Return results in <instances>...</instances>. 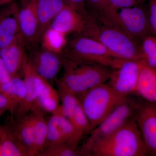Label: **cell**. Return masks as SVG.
I'll return each instance as SVG.
<instances>
[{
    "mask_svg": "<svg viewBox=\"0 0 156 156\" xmlns=\"http://www.w3.org/2000/svg\"><path fill=\"white\" fill-rule=\"evenodd\" d=\"M66 5L75 9L83 16L89 14L86 8L85 0H64Z\"/></svg>",
    "mask_w": 156,
    "mask_h": 156,
    "instance_id": "obj_34",
    "label": "cell"
},
{
    "mask_svg": "<svg viewBox=\"0 0 156 156\" xmlns=\"http://www.w3.org/2000/svg\"><path fill=\"white\" fill-rule=\"evenodd\" d=\"M84 17L85 28L82 35L100 42L114 58L122 60H142L141 41L132 37L117 27L101 24L90 14Z\"/></svg>",
    "mask_w": 156,
    "mask_h": 156,
    "instance_id": "obj_1",
    "label": "cell"
},
{
    "mask_svg": "<svg viewBox=\"0 0 156 156\" xmlns=\"http://www.w3.org/2000/svg\"><path fill=\"white\" fill-rule=\"evenodd\" d=\"M26 43L21 34L9 44L0 49V56L11 76L19 74L27 56L25 52Z\"/></svg>",
    "mask_w": 156,
    "mask_h": 156,
    "instance_id": "obj_14",
    "label": "cell"
},
{
    "mask_svg": "<svg viewBox=\"0 0 156 156\" xmlns=\"http://www.w3.org/2000/svg\"><path fill=\"white\" fill-rule=\"evenodd\" d=\"M19 8L18 19L20 34L27 44L37 45L36 38L38 27L37 12V0H27Z\"/></svg>",
    "mask_w": 156,
    "mask_h": 156,
    "instance_id": "obj_13",
    "label": "cell"
},
{
    "mask_svg": "<svg viewBox=\"0 0 156 156\" xmlns=\"http://www.w3.org/2000/svg\"><path fill=\"white\" fill-rule=\"evenodd\" d=\"M85 26L84 16L66 5L54 18L49 27L67 35L71 34H82Z\"/></svg>",
    "mask_w": 156,
    "mask_h": 156,
    "instance_id": "obj_15",
    "label": "cell"
},
{
    "mask_svg": "<svg viewBox=\"0 0 156 156\" xmlns=\"http://www.w3.org/2000/svg\"><path fill=\"white\" fill-rule=\"evenodd\" d=\"M12 77L0 56V85L6 83Z\"/></svg>",
    "mask_w": 156,
    "mask_h": 156,
    "instance_id": "obj_35",
    "label": "cell"
},
{
    "mask_svg": "<svg viewBox=\"0 0 156 156\" xmlns=\"http://www.w3.org/2000/svg\"><path fill=\"white\" fill-rule=\"evenodd\" d=\"M62 57L64 73L57 81L58 89L79 98L94 87L108 82L113 69L96 63H77Z\"/></svg>",
    "mask_w": 156,
    "mask_h": 156,
    "instance_id": "obj_2",
    "label": "cell"
},
{
    "mask_svg": "<svg viewBox=\"0 0 156 156\" xmlns=\"http://www.w3.org/2000/svg\"><path fill=\"white\" fill-rule=\"evenodd\" d=\"M87 11L98 22L113 26L118 11L110 0H85Z\"/></svg>",
    "mask_w": 156,
    "mask_h": 156,
    "instance_id": "obj_17",
    "label": "cell"
},
{
    "mask_svg": "<svg viewBox=\"0 0 156 156\" xmlns=\"http://www.w3.org/2000/svg\"><path fill=\"white\" fill-rule=\"evenodd\" d=\"M128 98L120 95L105 83L94 87L79 98L90 122L91 131Z\"/></svg>",
    "mask_w": 156,
    "mask_h": 156,
    "instance_id": "obj_4",
    "label": "cell"
},
{
    "mask_svg": "<svg viewBox=\"0 0 156 156\" xmlns=\"http://www.w3.org/2000/svg\"><path fill=\"white\" fill-rule=\"evenodd\" d=\"M0 156H2V148H1V144H0Z\"/></svg>",
    "mask_w": 156,
    "mask_h": 156,
    "instance_id": "obj_38",
    "label": "cell"
},
{
    "mask_svg": "<svg viewBox=\"0 0 156 156\" xmlns=\"http://www.w3.org/2000/svg\"><path fill=\"white\" fill-rule=\"evenodd\" d=\"M28 60L36 72L48 81L55 79L62 66L61 54L41 49L34 51Z\"/></svg>",
    "mask_w": 156,
    "mask_h": 156,
    "instance_id": "obj_11",
    "label": "cell"
},
{
    "mask_svg": "<svg viewBox=\"0 0 156 156\" xmlns=\"http://www.w3.org/2000/svg\"><path fill=\"white\" fill-rule=\"evenodd\" d=\"M9 125L17 138L27 151L29 156H33L34 130L31 115H27L17 118Z\"/></svg>",
    "mask_w": 156,
    "mask_h": 156,
    "instance_id": "obj_18",
    "label": "cell"
},
{
    "mask_svg": "<svg viewBox=\"0 0 156 156\" xmlns=\"http://www.w3.org/2000/svg\"><path fill=\"white\" fill-rule=\"evenodd\" d=\"M138 103L128 99L114 110L90 132V136L79 150V156H89L92 148L112 134L129 119L134 117Z\"/></svg>",
    "mask_w": 156,
    "mask_h": 156,
    "instance_id": "obj_6",
    "label": "cell"
},
{
    "mask_svg": "<svg viewBox=\"0 0 156 156\" xmlns=\"http://www.w3.org/2000/svg\"><path fill=\"white\" fill-rule=\"evenodd\" d=\"M58 119V115L56 114H52V115L47 121L48 133L47 140L44 149L56 144L66 143L59 128Z\"/></svg>",
    "mask_w": 156,
    "mask_h": 156,
    "instance_id": "obj_28",
    "label": "cell"
},
{
    "mask_svg": "<svg viewBox=\"0 0 156 156\" xmlns=\"http://www.w3.org/2000/svg\"><path fill=\"white\" fill-rule=\"evenodd\" d=\"M140 51L141 58L145 64L156 70V36L151 34L143 38Z\"/></svg>",
    "mask_w": 156,
    "mask_h": 156,
    "instance_id": "obj_26",
    "label": "cell"
},
{
    "mask_svg": "<svg viewBox=\"0 0 156 156\" xmlns=\"http://www.w3.org/2000/svg\"><path fill=\"white\" fill-rule=\"evenodd\" d=\"M136 93L146 101L156 104V70L143 66Z\"/></svg>",
    "mask_w": 156,
    "mask_h": 156,
    "instance_id": "obj_20",
    "label": "cell"
},
{
    "mask_svg": "<svg viewBox=\"0 0 156 156\" xmlns=\"http://www.w3.org/2000/svg\"><path fill=\"white\" fill-rule=\"evenodd\" d=\"M14 2V0H0V6H4Z\"/></svg>",
    "mask_w": 156,
    "mask_h": 156,
    "instance_id": "obj_36",
    "label": "cell"
},
{
    "mask_svg": "<svg viewBox=\"0 0 156 156\" xmlns=\"http://www.w3.org/2000/svg\"><path fill=\"white\" fill-rule=\"evenodd\" d=\"M70 120L75 127L84 134H89L91 132L90 122L80 103L76 108Z\"/></svg>",
    "mask_w": 156,
    "mask_h": 156,
    "instance_id": "obj_30",
    "label": "cell"
},
{
    "mask_svg": "<svg viewBox=\"0 0 156 156\" xmlns=\"http://www.w3.org/2000/svg\"><path fill=\"white\" fill-rule=\"evenodd\" d=\"M148 17L151 33L156 36V0H149Z\"/></svg>",
    "mask_w": 156,
    "mask_h": 156,
    "instance_id": "obj_31",
    "label": "cell"
},
{
    "mask_svg": "<svg viewBox=\"0 0 156 156\" xmlns=\"http://www.w3.org/2000/svg\"><path fill=\"white\" fill-rule=\"evenodd\" d=\"M113 27L119 29L134 39L141 41L151 34L148 8L141 5L120 9L118 11Z\"/></svg>",
    "mask_w": 156,
    "mask_h": 156,
    "instance_id": "obj_8",
    "label": "cell"
},
{
    "mask_svg": "<svg viewBox=\"0 0 156 156\" xmlns=\"http://www.w3.org/2000/svg\"><path fill=\"white\" fill-rule=\"evenodd\" d=\"M61 55L77 63H96L112 69L118 60L100 42L82 34L68 40Z\"/></svg>",
    "mask_w": 156,
    "mask_h": 156,
    "instance_id": "obj_5",
    "label": "cell"
},
{
    "mask_svg": "<svg viewBox=\"0 0 156 156\" xmlns=\"http://www.w3.org/2000/svg\"><path fill=\"white\" fill-rule=\"evenodd\" d=\"M27 0H20V2H21V4H23V3L25 2Z\"/></svg>",
    "mask_w": 156,
    "mask_h": 156,
    "instance_id": "obj_37",
    "label": "cell"
},
{
    "mask_svg": "<svg viewBox=\"0 0 156 156\" xmlns=\"http://www.w3.org/2000/svg\"><path fill=\"white\" fill-rule=\"evenodd\" d=\"M67 35L49 27L42 35L40 42L42 49L56 54H62L67 44Z\"/></svg>",
    "mask_w": 156,
    "mask_h": 156,
    "instance_id": "obj_23",
    "label": "cell"
},
{
    "mask_svg": "<svg viewBox=\"0 0 156 156\" xmlns=\"http://www.w3.org/2000/svg\"><path fill=\"white\" fill-rule=\"evenodd\" d=\"M64 0H37L38 27L36 42L39 44L42 35L58 13L66 5Z\"/></svg>",
    "mask_w": 156,
    "mask_h": 156,
    "instance_id": "obj_16",
    "label": "cell"
},
{
    "mask_svg": "<svg viewBox=\"0 0 156 156\" xmlns=\"http://www.w3.org/2000/svg\"><path fill=\"white\" fill-rule=\"evenodd\" d=\"M19 8L13 2L0 9V49L9 44L20 34Z\"/></svg>",
    "mask_w": 156,
    "mask_h": 156,
    "instance_id": "obj_12",
    "label": "cell"
},
{
    "mask_svg": "<svg viewBox=\"0 0 156 156\" xmlns=\"http://www.w3.org/2000/svg\"><path fill=\"white\" fill-rule=\"evenodd\" d=\"M113 7L117 11L124 8L143 5L147 0H110Z\"/></svg>",
    "mask_w": 156,
    "mask_h": 156,
    "instance_id": "obj_32",
    "label": "cell"
},
{
    "mask_svg": "<svg viewBox=\"0 0 156 156\" xmlns=\"http://www.w3.org/2000/svg\"><path fill=\"white\" fill-rule=\"evenodd\" d=\"M59 102L58 92L47 81L31 111L34 110H39L44 112H47L55 114L59 108Z\"/></svg>",
    "mask_w": 156,
    "mask_h": 156,
    "instance_id": "obj_21",
    "label": "cell"
},
{
    "mask_svg": "<svg viewBox=\"0 0 156 156\" xmlns=\"http://www.w3.org/2000/svg\"><path fill=\"white\" fill-rule=\"evenodd\" d=\"M58 90L61 104L59 105L56 114L62 116L70 120L76 108L80 103V99L72 93L60 89Z\"/></svg>",
    "mask_w": 156,
    "mask_h": 156,
    "instance_id": "obj_27",
    "label": "cell"
},
{
    "mask_svg": "<svg viewBox=\"0 0 156 156\" xmlns=\"http://www.w3.org/2000/svg\"><path fill=\"white\" fill-rule=\"evenodd\" d=\"M148 154L134 117L92 148L89 156H144Z\"/></svg>",
    "mask_w": 156,
    "mask_h": 156,
    "instance_id": "obj_3",
    "label": "cell"
},
{
    "mask_svg": "<svg viewBox=\"0 0 156 156\" xmlns=\"http://www.w3.org/2000/svg\"><path fill=\"white\" fill-rule=\"evenodd\" d=\"M0 92L13 101L16 109L25 97L26 89L24 81L19 74L17 75L6 83L0 85Z\"/></svg>",
    "mask_w": 156,
    "mask_h": 156,
    "instance_id": "obj_24",
    "label": "cell"
},
{
    "mask_svg": "<svg viewBox=\"0 0 156 156\" xmlns=\"http://www.w3.org/2000/svg\"><path fill=\"white\" fill-rule=\"evenodd\" d=\"M79 156L77 147L66 143L60 144L44 149L38 156Z\"/></svg>",
    "mask_w": 156,
    "mask_h": 156,
    "instance_id": "obj_29",
    "label": "cell"
},
{
    "mask_svg": "<svg viewBox=\"0 0 156 156\" xmlns=\"http://www.w3.org/2000/svg\"><path fill=\"white\" fill-rule=\"evenodd\" d=\"M134 118L148 154L156 156V104L138 103Z\"/></svg>",
    "mask_w": 156,
    "mask_h": 156,
    "instance_id": "obj_9",
    "label": "cell"
},
{
    "mask_svg": "<svg viewBox=\"0 0 156 156\" xmlns=\"http://www.w3.org/2000/svg\"><path fill=\"white\" fill-rule=\"evenodd\" d=\"M16 109L13 101L0 92V117L7 111L13 114Z\"/></svg>",
    "mask_w": 156,
    "mask_h": 156,
    "instance_id": "obj_33",
    "label": "cell"
},
{
    "mask_svg": "<svg viewBox=\"0 0 156 156\" xmlns=\"http://www.w3.org/2000/svg\"><path fill=\"white\" fill-rule=\"evenodd\" d=\"M0 144L2 156H29L9 124L0 126Z\"/></svg>",
    "mask_w": 156,
    "mask_h": 156,
    "instance_id": "obj_19",
    "label": "cell"
},
{
    "mask_svg": "<svg viewBox=\"0 0 156 156\" xmlns=\"http://www.w3.org/2000/svg\"><path fill=\"white\" fill-rule=\"evenodd\" d=\"M144 64L143 60L118 59L107 84L120 95L126 97L136 93Z\"/></svg>",
    "mask_w": 156,
    "mask_h": 156,
    "instance_id": "obj_7",
    "label": "cell"
},
{
    "mask_svg": "<svg viewBox=\"0 0 156 156\" xmlns=\"http://www.w3.org/2000/svg\"><path fill=\"white\" fill-rule=\"evenodd\" d=\"M58 115L59 128L65 142L73 146L77 147L84 134L75 127L70 120L62 116Z\"/></svg>",
    "mask_w": 156,
    "mask_h": 156,
    "instance_id": "obj_25",
    "label": "cell"
},
{
    "mask_svg": "<svg viewBox=\"0 0 156 156\" xmlns=\"http://www.w3.org/2000/svg\"><path fill=\"white\" fill-rule=\"evenodd\" d=\"M31 115L34 130L33 156H38L43 151L47 140L48 122L44 112L34 110Z\"/></svg>",
    "mask_w": 156,
    "mask_h": 156,
    "instance_id": "obj_22",
    "label": "cell"
},
{
    "mask_svg": "<svg viewBox=\"0 0 156 156\" xmlns=\"http://www.w3.org/2000/svg\"><path fill=\"white\" fill-rule=\"evenodd\" d=\"M21 71L25 84L26 93L24 99L15 109L14 113L17 118L27 115L31 112L42 89L46 80L36 72L27 56L23 65Z\"/></svg>",
    "mask_w": 156,
    "mask_h": 156,
    "instance_id": "obj_10",
    "label": "cell"
}]
</instances>
